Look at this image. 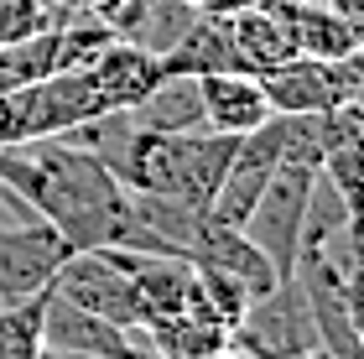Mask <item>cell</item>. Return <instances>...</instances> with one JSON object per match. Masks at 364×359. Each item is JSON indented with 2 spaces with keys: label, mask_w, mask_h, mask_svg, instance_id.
Returning a JSON list of instances; mask_svg holds the SVG:
<instances>
[{
  "label": "cell",
  "mask_w": 364,
  "mask_h": 359,
  "mask_svg": "<svg viewBox=\"0 0 364 359\" xmlns=\"http://www.w3.org/2000/svg\"><path fill=\"white\" fill-rule=\"evenodd\" d=\"M0 188L26 198L73 250H109L125 240L130 188L68 136L0 146Z\"/></svg>",
  "instance_id": "1"
},
{
  "label": "cell",
  "mask_w": 364,
  "mask_h": 359,
  "mask_svg": "<svg viewBox=\"0 0 364 359\" xmlns=\"http://www.w3.org/2000/svg\"><path fill=\"white\" fill-rule=\"evenodd\" d=\"M68 255H73V245L37 208L26 198H16L11 188H0V307L42 297Z\"/></svg>",
  "instance_id": "2"
},
{
  "label": "cell",
  "mask_w": 364,
  "mask_h": 359,
  "mask_svg": "<svg viewBox=\"0 0 364 359\" xmlns=\"http://www.w3.org/2000/svg\"><path fill=\"white\" fill-rule=\"evenodd\" d=\"M271 115H323L333 105H354L364 89V63L354 58H307L296 53L281 68L260 73Z\"/></svg>",
  "instance_id": "3"
},
{
  "label": "cell",
  "mask_w": 364,
  "mask_h": 359,
  "mask_svg": "<svg viewBox=\"0 0 364 359\" xmlns=\"http://www.w3.org/2000/svg\"><path fill=\"white\" fill-rule=\"evenodd\" d=\"M229 344L245 349L250 359H307L318 349L312 313H307V297H302V286H296V276L276 282L266 297H255L245 307V318L235 323Z\"/></svg>",
  "instance_id": "4"
},
{
  "label": "cell",
  "mask_w": 364,
  "mask_h": 359,
  "mask_svg": "<svg viewBox=\"0 0 364 359\" xmlns=\"http://www.w3.org/2000/svg\"><path fill=\"white\" fill-rule=\"evenodd\" d=\"M312 177L318 167H296V161H281L271 172V183L260 188V198L245 219V235L255 240V250L276 266V276L287 282L296 271V235H302V208L312 193Z\"/></svg>",
  "instance_id": "5"
},
{
  "label": "cell",
  "mask_w": 364,
  "mask_h": 359,
  "mask_svg": "<svg viewBox=\"0 0 364 359\" xmlns=\"http://www.w3.org/2000/svg\"><path fill=\"white\" fill-rule=\"evenodd\" d=\"M47 291H58L63 302L84 307V313L114 323V328H136L141 323V302H136V291H130V276H125L120 260H114V250H73L58 266Z\"/></svg>",
  "instance_id": "6"
},
{
  "label": "cell",
  "mask_w": 364,
  "mask_h": 359,
  "mask_svg": "<svg viewBox=\"0 0 364 359\" xmlns=\"http://www.w3.org/2000/svg\"><path fill=\"white\" fill-rule=\"evenodd\" d=\"M224 31H229V63H235V73L260 78V73L281 68L287 58H296L287 6L240 0V6H229V11H224Z\"/></svg>",
  "instance_id": "7"
},
{
  "label": "cell",
  "mask_w": 364,
  "mask_h": 359,
  "mask_svg": "<svg viewBox=\"0 0 364 359\" xmlns=\"http://www.w3.org/2000/svg\"><path fill=\"white\" fill-rule=\"evenodd\" d=\"M188 260H193V266H213V271L235 276V282L250 291V302L266 297V291L281 282L276 266L255 250V240L245 235L240 224H224V219H213V214L198 219V230L188 240Z\"/></svg>",
  "instance_id": "8"
},
{
  "label": "cell",
  "mask_w": 364,
  "mask_h": 359,
  "mask_svg": "<svg viewBox=\"0 0 364 359\" xmlns=\"http://www.w3.org/2000/svg\"><path fill=\"white\" fill-rule=\"evenodd\" d=\"M114 260H120L125 276H130V291H136V302H141V323L172 318V313L188 307V297H193V260L161 255V250H114Z\"/></svg>",
  "instance_id": "9"
},
{
  "label": "cell",
  "mask_w": 364,
  "mask_h": 359,
  "mask_svg": "<svg viewBox=\"0 0 364 359\" xmlns=\"http://www.w3.org/2000/svg\"><path fill=\"white\" fill-rule=\"evenodd\" d=\"M130 344V328H114V323L84 313V307L63 302L58 291L42 297V349L58 354H94V359H120Z\"/></svg>",
  "instance_id": "10"
},
{
  "label": "cell",
  "mask_w": 364,
  "mask_h": 359,
  "mask_svg": "<svg viewBox=\"0 0 364 359\" xmlns=\"http://www.w3.org/2000/svg\"><path fill=\"white\" fill-rule=\"evenodd\" d=\"M198 105H203V130H224V136H245V130L271 120L260 78L235 73V68L198 78Z\"/></svg>",
  "instance_id": "11"
},
{
  "label": "cell",
  "mask_w": 364,
  "mask_h": 359,
  "mask_svg": "<svg viewBox=\"0 0 364 359\" xmlns=\"http://www.w3.org/2000/svg\"><path fill=\"white\" fill-rule=\"evenodd\" d=\"M89 78H94V94H99L105 109H130L141 94H151L161 84V63H156V53L114 37L105 53L89 63Z\"/></svg>",
  "instance_id": "12"
},
{
  "label": "cell",
  "mask_w": 364,
  "mask_h": 359,
  "mask_svg": "<svg viewBox=\"0 0 364 359\" xmlns=\"http://www.w3.org/2000/svg\"><path fill=\"white\" fill-rule=\"evenodd\" d=\"M161 78H203V73H229V31H224V11H198L188 31L156 58Z\"/></svg>",
  "instance_id": "13"
},
{
  "label": "cell",
  "mask_w": 364,
  "mask_h": 359,
  "mask_svg": "<svg viewBox=\"0 0 364 359\" xmlns=\"http://www.w3.org/2000/svg\"><path fill=\"white\" fill-rule=\"evenodd\" d=\"M287 21H291L296 53H307V58H354L364 47V31L354 21H343L338 11H328L323 0H296V6H287Z\"/></svg>",
  "instance_id": "14"
},
{
  "label": "cell",
  "mask_w": 364,
  "mask_h": 359,
  "mask_svg": "<svg viewBox=\"0 0 364 359\" xmlns=\"http://www.w3.org/2000/svg\"><path fill=\"white\" fill-rule=\"evenodd\" d=\"M136 333L167 359H208V354L229 349V328H219V323H208L198 313H172V318L136 323Z\"/></svg>",
  "instance_id": "15"
},
{
  "label": "cell",
  "mask_w": 364,
  "mask_h": 359,
  "mask_svg": "<svg viewBox=\"0 0 364 359\" xmlns=\"http://www.w3.org/2000/svg\"><path fill=\"white\" fill-rule=\"evenodd\" d=\"M141 130H203V105H198V78H161L151 94H141L125 109Z\"/></svg>",
  "instance_id": "16"
},
{
  "label": "cell",
  "mask_w": 364,
  "mask_h": 359,
  "mask_svg": "<svg viewBox=\"0 0 364 359\" xmlns=\"http://www.w3.org/2000/svg\"><path fill=\"white\" fill-rule=\"evenodd\" d=\"M42 297L0 307V359H42Z\"/></svg>",
  "instance_id": "17"
},
{
  "label": "cell",
  "mask_w": 364,
  "mask_h": 359,
  "mask_svg": "<svg viewBox=\"0 0 364 359\" xmlns=\"http://www.w3.org/2000/svg\"><path fill=\"white\" fill-rule=\"evenodd\" d=\"M364 141H343V146H328L323 161H318V177L328 188L338 193V203L349 208V214H359V172H364Z\"/></svg>",
  "instance_id": "18"
},
{
  "label": "cell",
  "mask_w": 364,
  "mask_h": 359,
  "mask_svg": "<svg viewBox=\"0 0 364 359\" xmlns=\"http://www.w3.org/2000/svg\"><path fill=\"white\" fill-rule=\"evenodd\" d=\"M53 26V16H47L42 0H0V47L6 42H21L31 31Z\"/></svg>",
  "instance_id": "19"
},
{
  "label": "cell",
  "mask_w": 364,
  "mask_h": 359,
  "mask_svg": "<svg viewBox=\"0 0 364 359\" xmlns=\"http://www.w3.org/2000/svg\"><path fill=\"white\" fill-rule=\"evenodd\" d=\"M193 11H229V6H240V0H188Z\"/></svg>",
  "instance_id": "20"
},
{
  "label": "cell",
  "mask_w": 364,
  "mask_h": 359,
  "mask_svg": "<svg viewBox=\"0 0 364 359\" xmlns=\"http://www.w3.org/2000/svg\"><path fill=\"white\" fill-rule=\"evenodd\" d=\"M208 359H250V354H245V349H235V344H229V349H219V354H208Z\"/></svg>",
  "instance_id": "21"
},
{
  "label": "cell",
  "mask_w": 364,
  "mask_h": 359,
  "mask_svg": "<svg viewBox=\"0 0 364 359\" xmlns=\"http://www.w3.org/2000/svg\"><path fill=\"white\" fill-rule=\"evenodd\" d=\"M307 359H333V354H323V349H312V354H307Z\"/></svg>",
  "instance_id": "22"
}]
</instances>
